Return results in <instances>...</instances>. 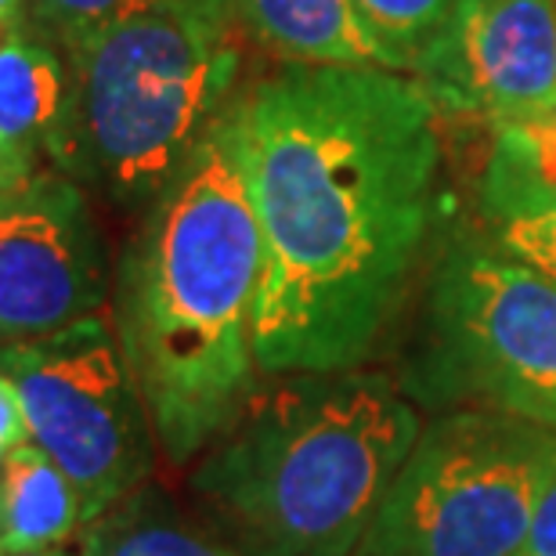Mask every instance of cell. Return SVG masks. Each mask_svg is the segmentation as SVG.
Returning a JSON list of instances; mask_svg holds the SVG:
<instances>
[{
	"label": "cell",
	"mask_w": 556,
	"mask_h": 556,
	"mask_svg": "<svg viewBox=\"0 0 556 556\" xmlns=\"http://www.w3.org/2000/svg\"><path fill=\"white\" fill-rule=\"evenodd\" d=\"M419 433L383 372L271 376L192 459L188 514L239 556H351Z\"/></svg>",
	"instance_id": "3"
},
{
	"label": "cell",
	"mask_w": 556,
	"mask_h": 556,
	"mask_svg": "<svg viewBox=\"0 0 556 556\" xmlns=\"http://www.w3.org/2000/svg\"><path fill=\"white\" fill-rule=\"evenodd\" d=\"M152 4H163V0H26V29L33 26V37L70 54L94 33Z\"/></svg>",
	"instance_id": "16"
},
{
	"label": "cell",
	"mask_w": 556,
	"mask_h": 556,
	"mask_svg": "<svg viewBox=\"0 0 556 556\" xmlns=\"http://www.w3.org/2000/svg\"><path fill=\"white\" fill-rule=\"evenodd\" d=\"M0 192H4V174H0Z\"/></svg>",
	"instance_id": "24"
},
{
	"label": "cell",
	"mask_w": 556,
	"mask_h": 556,
	"mask_svg": "<svg viewBox=\"0 0 556 556\" xmlns=\"http://www.w3.org/2000/svg\"><path fill=\"white\" fill-rule=\"evenodd\" d=\"M228 8L286 65L394 73L351 0H228Z\"/></svg>",
	"instance_id": "11"
},
{
	"label": "cell",
	"mask_w": 556,
	"mask_h": 556,
	"mask_svg": "<svg viewBox=\"0 0 556 556\" xmlns=\"http://www.w3.org/2000/svg\"><path fill=\"white\" fill-rule=\"evenodd\" d=\"M556 473V430L452 408L422 422L351 556H517Z\"/></svg>",
	"instance_id": "6"
},
{
	"label": "cell",
	"mask_w": 556,
	"mask_h": 556,
	"mask_svg": "<svg viewBox=\"0 0 556 556\" xmlns=\"http://www.w3.org/2000/svg\"><path fill=\"white\" fill-rule=\"evenodd\" d=\"M26 438H29L26 405H22L15 380L0 372V463H4L15 448H22Z\"/></svg>",
	"instance_id": "18"
},
{
	"label": "cell",
	"mask_w": 556,
	"mask_h": 556,
	"mask_svg": "<svg viewBox=\"0 0 556 556\" xmlns=\"http://www.w3.org/2000/svg\"><path fill=\"white\" fill-rule=\"evenodd\" d=\"M546 119H553V124H556V102H553V109H549V116Z\"/></svg>",
	"instance_id": "23"
},
{
	"label": "cell",
	"mask_w": 556,
	"mask_h": 556,
	"mask_svg": "<svg viewBox=\"0 0 556 556\" xmlns=\"http://www.w3.org/2000/svg\"><path fill=\"white\" fill-rule=\"evenodd\" d=\"M76 556H239L177 506L160 484L144 481L80 531Z\"/></svg>",
	"instance_id": "14"
},
{
	"label": "cell",
	"mask_w": 556,
	"mask_h": 556,
	"mask_svg": "<svg viewBox=\"0 0 556 556\" xmlns=\"http://www.w3.org/2000/svg\"><path fill=\"white\" fill-rule=\"evenodd\" d=\"M517 556H556V473L539 498L535 517L528 525V539Z\"/></svg>",
	"instance_id": "19"
},
{
	"label": "cell",
	"mask_w": 556,
	"mask_h": 556,
	"mask_svg": "<svg viewBox=\"0 0 556 556\" xmlns=\"http://www.w3.org/2000/svg\"><path fill=\"white\" fill-rule=\"evenodd\" d=\"M438 113L413 76L387 70L282 65L236 94L264 376L358 369L380 343L438 214Z\"/></svg>",
	"instance_id": "1"
},
{
	"label": "cell",
	"mask_w": 556,
	"mask_h": 556,
	"mask_svg": "<svg viewBox=\"0 0 556 556\" xmlns=\"http://www.w3.org/2000/svg\"><path fill=\"white\" fill-rule=\"evenodd\" d=\"M105 247L80 181L37 170L0 192V340H40L102 315Z\"/></svg>",
	"instance_id": "8"
},
{
	"label": "cell",
	"mask_w": 556,
	"mask_h": 556,
	"mask_svg": "<svg viewBox=\"0 0 556 556\" xmlns=\"http://www.w3.org/2000/svg\"><path fill=\"white\" fill-rule=\"evenodd\" d=\"M22 33H26V22L11 18V15H0V51H4L11 40H18Z\"/></svg>",
	"instance_id": "20"
},
{
	"label": "cell",
	"mask_w": 556,
	"mask_h": 556,
	"mask_svg": "<svg viewBox=\"0 0 556 556\" xmlns=\"http://www.w3.org/2000/svg\"><path fill=\"white\" fill-rule=\"evenodd\" d=\"M0 15H11V18L26 22V0H0Z\"/></svg>",
	"instance_id": "21"
},
{
	"label": "cell",
	"mask_w": 556,
	"mask_h": 556,
	"mask_svg": "<svg viewBox=\"0 0 556 556\" xmlns=\"http://www.w3.org/2000/svg\"><path fill=\"white\" fill-rule=\"evenodd\" d=\"M397 387L416 408H484L556 430V286L492 236L455 239Z\"/></svg>",
	"instance_id": "5"
},
{
	"label": "cell",
	"mask_w": 556,
	"mask_h": 556,
	"mask_svg": "<svg viewBox=\"0 0 556 556\" xmlns=\"http://www.w3.org/2000/svg\"><path fill=\"white\" fill-rule=\"evenodd\" d=\"M498 138H503L542 181L556 188V124L553 119L542 116V119H528V124L498 127Z\"/></svg>",
	"instance_id": "17"
},
{
	"label": "cell",
	"mask_w": 556,
	"mask_h": 556,
	"mask_svg": "<svg viewBox=\"0 0 556 556\" xmlns=\"http://www.w3.org/2000/svg\"><path fill=\"white\" fill-rule=\"evenodd\" d=\"M84 528L80 492L40 444L26 441L0 463V556L62 549Z\"/></svg>",
	"instance_id": "12"
},
{
	"label": "cell",
	"mask_w": 556,
	"mask_h": 556,
	"mask_svg": "<svg viewBox=\"0 0 556 556\" xmlns=\"http://www.w3.org/2000/svg\"><path fill=\"white\" fill-rule=\"evenodd\" d=\"M481 214L498 247L556 286V188L498 135L481 177Z\"/></svg>",
	"instance_id": "13"
},
{
	"label": "cell",
	"mask_w": 556,
	"mask_h": 556,
	"mask_svg": "<svg viewBox=\"0 0 556 556\" xmlns=\"http://www.w3.org/2000/svg\"><path fill=\"white\" fill-rule=\"evenodd\" d=\"M413 80L438 109L495 127L549 116L556 102V0H459L419 54Z\"/></svg>",
	"instance_id": "9"
},
{
	"label": "cell",
	"mask_w": 556,
	"mask_h": 556,
	"mask_svg": "<svg viewBox=\"0 0 556 556\" xmlns=\"http://www.w3.org/2000/svg\"><path fill=\"white\" fill-rule=\"evenodd\" d=\"M394 73L413 76L419 54L448 26L459 0H351Z\"/></svg>",
	"instance_id": "15"
},
{
	"label": "cell",
	"mask_w": 556,
	"mask_h": 556,
	"mask_svg": "<svg viewBox=\"0 0 556 556\" xmlns=\"http://www.w3.org/2000/svg\"><path fill=\"white\" fill-rule=\"evenodd\" d=\"M70 116V62L48 40L22 33L0 51V174L4 188L37 174Z\"/></svg>",
	"instance_id": "10"
},
{
	"label": "cell",
	"mask_w": 556,
	"mask_h": 556,
	"mask_svg": "<svg viewBox=\"0 0 556 556\" xmlns=\"http://www.w3.org/2000/svg\"><path fill=\"white\" fill-rule=\"evenodd\" d=\"M40 444L84 498L87 525L149 481L155 433L135 372L105 315L84 318L40 340L0 348Z\"/></svg>",
	"instance_id": "7"
},
{
	"label": "cell",
	"mask_w": 556,
	"mask_h": 556,
	"mask_svg": "<svg viewBox=\"0 0 556 556\" xmlns=\"http://www.w3.org/2000/svg\"><path fill=\"white\" fill-rule=\"evenodd\" d=\"M70 116L54 170L124 206H149L236 98L239 22L228 0H163L65 54Z\"/></svg>",
	"instance_id": "4"
},
{
	"label": "cell",
	"mask_w": 556,
	"mask_h": 556,
	"mask_svg": "<svg viewBox=\"0 0 556 556\" xmlns=\"http://www.w3.org/2000/svg\"><path fill=\"white\" fill-rule=\"evenodd\" d=\"M261 228L239 155L236 98L144 206L116 271V337L155 444L188 466L253 391Z\"/></svg>",
	"instance_id": "2"
},
{
	"label": "cell",
	"mask_w": 556,
	"mask_h": 556,
	"mask_svg": "<svg viewBox=\"0 0 556 556\" xmlns=\"http://www.w3.org/2000/svg\"><path fill=\"white\" fill-rule=\"evenodd\" d=\"M15 556H76V553H65V549H40V553H15Z\"/></svg>",
	"instance_id": "22"
}]
</instances>
